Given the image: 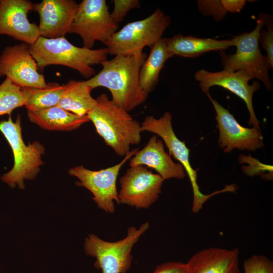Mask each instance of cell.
<instances>
[{
  "mask_svg": "<svg viewBox=\"0 0 273 273\" xmlns=\"http://www.w3.org/2000/svg\"><path fill=\"white\" fill-rule=\"evenodd\" d=\"M147 57L143 52L115 56L103 62L102 70L85 82L93 89L98 87L108 89L111 100L129 112L147 99L139 82L140 70Z\"/></svg>",
  "mask_w": 273,
  "mask_h": 273,
  "instance_id": "cell-1",
  "label": "cell"
},
{
  "mask_svg": "<svg viewBox=\"0 0 273 273\" xmlns=\"http://www.w3.org/2000/svg\"><path fill=\"white\" fill-rule=\"evenodd\" d=\"M96 104L87 116L106 145L119 156H125L130 146L141 141V124L128 112L110 100L105 93L98 97Z\"/></svg>",
  "mask_w": 273,
  "mask_h": 273,
  "instance_id": "cell-2",
  "label": "cell"
},
{
  "mask_svg": "<svg viewBox=\"0 0 273 273\" xmlns=\"http://www.w3.org/2000/svg\"><path fill=\"white\" fill-rule=\"evenodd\" d=\"M29 46L38 69L42 71L51 65H63L76 70L87 79L96 75L92 66L101 64L107 60L108 55L106 48L93 50L78 47L64 36L55 38L40 36Z\"/></svg>",
  "mask_w": 273,
  "mask_h": 273,
  "instance_id": "cell-3",
  "label": "cell"
},
{
  "mask_svg": "<svg viewBox=\"0 0 273 273\" xmlns=\"http://www.w3.org/2000/svg\"><path fill=\"white\" fill-rule=\"evenodd\" d=\"M0 131L8 142L13 154L12 168L1 176L2 181L12 188H25V180H33L40 171L45 153L44 146L37 141L26 145L22 135L21 117L13 122L11 115L0 121Z\"/></svg>",
  "mask_w": 273,
  "mask_h": 273,
  "instance_id": "cell-4",
  "label": "cell"
},
{
  "mask_svg": "<svg viewBox=\"0 0 273 273\" xmlns=\"http://www.w3.org/2000/svg\"><path fill=\"white\" fill-rule=\"evenodd\" d=\"M267 14L260 13L255 28L250 32H244L234 37V54H227L219 51L223 70L230 72L243 71L252 78L262 82L265 88L270 90L272 82L268 70L272 68L266 57L262 54L259 47V31L265 25Z\"/></svg>",
  "mask_w": 273,
  "mask_h": 273,
  "instance_id": "cell-5",
  "label": "cell"
},
{
  "mask_svg": "<svg viewBox=\"0 0 273 273\" xmlns=\"http://www.w3.org/2000/svg\"><path fill=\"white\" fill-rule=\"evenodd\" d=\"M170 22V17L157 8L147 18L127 23L106 44L108 54L126 55L143 52L145 47L150 48L162 38Z\"/></svg>",
  "mask_w": 273,
  "mask_h": 273,
  "instance_id": "cell-6",
  "label": "cell"
},
{
  "mask_svg": "<svg viewBox=\"0 0 273 273\" xmlns=\"http://www.w3.org/2000/svg\"><path fill=\"white\" fill-rule=\"evenodd\" d=\"M149 228L148 222L138 229L131 226L126 236L115 242L106 241L91 234L85 239L84 251L87 255L96 258L95 266L102 273H126L131 265L133 245Z\"/></svg>",
  "mask_w": 273,
  "mask_h": 273,
  "instance_id": "cell-7",
  "label": "cell"
},
{
  "mask_svg": "<svg viewBox=\"0 0 273 273\" xmlns=\"http://www.w3.org/2000/svg\"><path fill=\"white\" fill-rule=\"evenodd\" d=\"M118 26L105 0H83L78 4L68 33L79 35L83 47L92 49L96 41L106 45Z\"/></svg>",
  "mask_w": 273,
  "mask_h": 273,
  "instance_id": "cell-8",
  "label": "cell"
},
{
  "mask_svg": "<svg viewBox=\"0 0 273 273\" xmlns=\"http://www.w3.org/2000/svg\"><path fill=\"white\" fill-rule=\"evenodd\" d=\"M172 116L168 112H165L159 118L153 116H146L141 124L142 131H147L159 136L169 151V154L179 162L184 167L190 179L193 191L192 210L196 212L201 208L203 203L212 196L225 192V189L216 191L211 194L202 193L197 183V170L190 162V149L185 141H180L176 135L172 126Z\"/></svg>",
  "mask_w": 273,
  "mask_h": 273,
  "instance_id": "cell-9",
  "label": "cell"
},
{
  "mask_svg": "<svg viewBox=\"0 0 273 273\" xmlns=\"http://www.w3.org/2000/svg\"><path fill=\"white\" fill-rule=\"evenodd\" d=\"M138 150L135 149L130 151L120 162L112 166L92 170L80 165L70 168L68 173L79 179L76 183V186L84 187L93 194V199L100 209L113 213L115 210L114 202L119 204L116 187L119 171Z\"/></svg>",
  "mask_w": 273,
  "mask_h": 273,
  "instance_id": "cell-10",
  "label": "cell"
},
{
  "mask_svg": "<svg viewBox=\"0 0 273 273\" xmlns=\"http://www.w3.org/2000/svg\"><path fill=\"white\" fill-rule=\"evenodd\" d=\"M164 180L146 166H130L119 179V204L138 209L148 208L158 200Z\"/></svg>",
  "mask_w": 273,
  "mask_h": 273,
  "instance_id": "cell-11",
  "label": "cell"
},
{
  "mask_svg": "<svg viewBox=\"0 0 273 273\" xmlns=\"http://www.w3.org/2000/svg\"><path fill=\"white\" fill-rule=\"evenodd\" d=\"M29 47L22 42L5 48L0 55V77L6 76L21 88L44 87L47 83L43 75L38 72Z\"/></svg>",
  "mask_w": 273,
  "mask_h": 273,
  "instance_id": "cell-12",
  "label": "cell"
},
{
  "mask_svg": "<svg viewBox=\"0 0 273 273\" xmlns=\"http://www.w3.org/2000/svg\"><path fill=\"white\" fill-rule=\"evenodd\" d=\"M216 112L219 131L218 144L224 153L233 149L255 151L264 146L260 129L242 126L230 111L206 94Z\"/></svg>",
  "mask_w": 273,
  "mask_h": 273,
  "instance_id": "cell-13",
  "label": "cell"
},
{
  "mask_svg": "<svg viewBox=\"0 0 273 273\" xmlns=\"http://www.w3.org/2000/svg\"><path fill=\"white\" fill-rule=\"evenodd\" d=\"M202 90L208 94L213 86L217 85L233 93L245 103L249 112L248 125L260 128L259 122L253 109L252 98L254 93L260 89V83L256 81L252 84L249 81L252 78L243 71L230 72L224 70L211 72L205 69L199 70L194 75Z\"/></svg>",
  "mask_w": 273,
  "mask_h": 273,
  "instance_id": "cell-14",
  "label": "cell"
},
{
  "mask_svg": "<svg viewBox=\"0 0 273 273\" xmlns=\"http://www.w3.org/2000/svg\"><path fill=\"white\" fill-rule=\"evenodd\" d=\"M33 4L28 0H0V35H7L28 45L40 36L38 26L28 14Z\"/></svg>",
  "mask_w": 273,
  "mask_h": 273,
  "instance_id": "cell-15",
  "label": "cell"
},
{
  "mask_svg": "<svg viewBox=\"0 0 273 273\" xmlns=\"http://www.w3.org/2000/svg\"><path fill=\"white\" fill-rule=\"evenodd\" d=\"M78 4L73 0H42L33 4L39 16L40 35L46 38L64 36L69 32Z\"/></svg>",
  "mask_w": 273,
  "mask_h": 273,
  "instance_id": "cell-16",
  "label": "cell"
},
{
  "mask_svg": "<svg viewBox=\"0 0 273 273\" xmlns=\"http://www.w3.org/2000/svg\"><path fill=\"white\" fill-rule=\"evenodd\" d=\"M130 159L129 165H143L154 169L164 179H183L186 171L179 163H175L164 149L162 141L158 135L152 136L146 146L138 150Z\"/></svg>",
  "mask_w": 273,
  "mask_h": 273,
  "instance_id": "cell-17",
  "label": "cell"
},
{
  "mask_svg": "<svg viewBox=\"0 0 273 273\" xmlns=\"http://www.w3.org/2000/svg\"><path fill=\"white\" fill-rule=\"evenodd\" d=\"M239 250L210 247L198 251L186 263V273H241Z\"/></svg>",
  "mask_w": 273,
  "mask_h": 273,
  "instance_id": "cell-18",
  "label": "cell"
},
{
  "mask_svg": "<svg viewBox=\"0 0 273 273\" xmlns=\"http://www.w3.org/2000/svg\"><path fill=\"white\" fill-rule=\"evenodd\" d=\"M167 48L173 56L195 58L211 51H220L234 47L235 39L218 40L210 38H199L177 34L166 38Z\"/></svg>",
  "mask_w": 273,
  "mask_h": 273,
  "instance_id": "cell-19",
  "label": "cell"
},
{
  "mask_svg": "<svg viewBox=\"0 0 273 273\" xmlns=\"http://www.w3.org/2000/svg\"><path fill=\"white\" fill-rule=\"evenodd\" d=\"M27 116L31 122L49 130L71 131L89 121L87 115L78 116L58 106L27 110Z\"/></svg>",
  "mask_w": 273,
  "mask_h": 273,
  "instance_id": "cell-20",
  "label": "cell"
},
{
  "mask_svg": "<svg viewBox=\"0 0 273 273\" xmlns=\"http://www.w3.org/2000/svg\"><path fill=\"white\" fill-rule=\"evenodd\" d=\"M150 52L141 67L139 82L141 88L147 98L157 85L160 73L166 62L173 57L168 51L166 38H162L150 47Z\"/></svg>",
  "mask_w": 273,
  "mask_h": 273,
  "instance_id": "cell-21",
  "label": "cell"
},
{
  "mask_svg": "<svg viewBox=\"0 0 273 273\" xmlns=\"http://www.w3.org/2000/svg\"><path fill=\"white\" fill-rule=\"evenodd\" d=\"M65 89L58 106L80 116H86L96 104L91 92L93 89L85 81L70 79Z\"/></svg>",
  "mask_w": 273,
  "mask_h": 273,
  "instance_id": "cell-22",
  "label": "cell"
},
{
  "mask_svg": "<svg viewBox=\"0 0 273 273\" xmlns=\"http://www.w3.org/2000/svg\"><path fill=\"white\" fill-rule=\"evenodd\" d=\"M65 85L56 82L48 83L42 88L22 87L24 106L28 111H35L57 106L64 93Z\"/></svg>",
  "mask_w": 273,
  "mask_h": 273,
  "instance_id": "cell-23",
  "label": "cell"
},
{
  "mask_svg": "<svg viewBox=\"0 0 273 273\" xmlns=\"http://www.w3.org/2000/svg\"><path fill=\"white\" fill-rule=\"evenodd\" d=\"M24 104L21 87L6 78L0 84V116L11 115L14 109L24 106Z\"/></svg>",
  "mask_w": 273,
  "mask_h": 273,
  "instance_id": "cell-24",
  "label": "cell"
},
{
  "mask_svg": "<svg viewBox=\"0 0 273 273\" xmlns=\"http://www.w3.org/2000/svg\"><path fill=\"white\" fill-rule=\"evenodd\" d=\"M244 273H273V262L266 256L253 255L243 264Z\"/></svg>",
  "mask_w": 273,
  "mask_h": 273,
  "instance_id": "cell-25",
  "label": "cell"
},
{
  "mask_svg": "<svg viewBox=\"0 0 273 273\" xmlns=\"http://www.w3.org/2000/svg\"><path fill=\"white\" fill-rule=\"evenodd\" d=\"M197 3L199 11L203 15L211 16L216 21L222 20L228 13L222 0H199Z\"/></svg>",
  "mask_w": 273,
  "mask_h": 273,
  "instance_id": "cell-26",
  "label": "cell"
},
{
  "mask_svg": "<svg viewBox=\"0 0 273 273\" xmlns=\"http://www.w3.org/2000/svg\"><path fill=\"white\" fill-rule=\"evenodd\" d=\"M265 25L266 30L261 29L258 36V42L266 52L265 56L272 68L273 67V23L272 17L267 14Z\"/></svg>",
  "mask_w": 273,
  "mask_h": 273,
  "instance_id": "cell-27",
  "label": "cell"
},
{
  "mask_svg": "<svg viewBox=\"0 0 273 273\" xmlns=\"http://www.w3.org/2000/svg\"><path fill=\"white\" fill-rule=\"evenodd\" d=\"M114 9L110 13L113 21L117 25L122 22L131 10L140 7L138 0H114Z\"/></svg>",
  "mask_w": 273,
  "mask_h": 273,
  "instance_id": "cell-28",
  "label": "cell"
},
{
  "mask_svg": "<svg viewBox=\"0 0 273 273\" xmlns=\"http://www.w3.org/2000/svg\"><path fill=\"white\" fill-rule=\"evenodd\" d=\"M240 163H248L249 166H244L242 170L245 174L253 176L258 174L262 171H268L272 172V166L260 163L258 160L252 158L251 156L241 155L239 158Z\"/></svg>",
  "mask_w": 273,
  "mask_h": 273,
  "instance_id": "cell-29",
  "label": "cell"
},
{
  "mask_svg": "<svg viewBox=\"0 0 273 273\" xmlns=\"http://www.w3.org/2000/svg\"><path fill=\"white\" fill-rule=\"evenodd\" d=\"M186 263L169 261L158 265L152 273H186Z\"/></svg>",
  "mask_w": 273,
  "mask_h": 273,
  "instance_id": "cell-30",
  "label": "cell"
},
{
  "mask_svg": "<svg viewBox=\"0 0 273 273\" xmlns=\"http://www.w3.org/2000/svg\"><path fill=\"white\" fill-rule=\"evenodd\" d=\"M222 4L227 12L239 13L245 6V0H222Z\"/></svg>",
  "mask_w": 273,
  "mask_h": 273,
  "instance_id": "cell-31",
  "label": "cell"
}]
</instances>
